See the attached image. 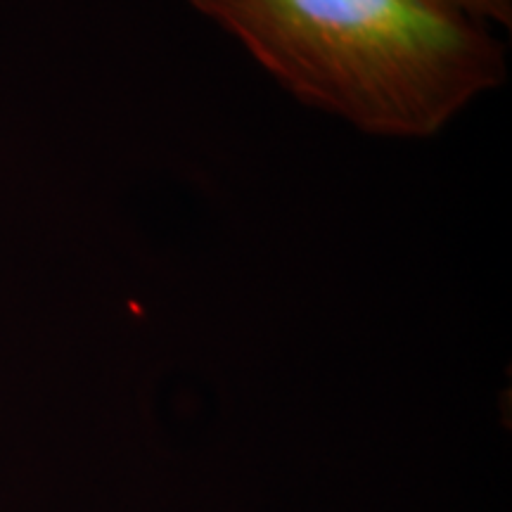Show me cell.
I'll use <instances>...</instances> for the list:
<instances>
[{"label":"cell","mask_w":512,"mask_h":512,"mask_svg":"<svg viewBox=\"0 0 512 512\" xmlns=\"http://www.w3.org/2000/svg\"><path fill=\"white\" fill-rule=\"evenodd\" d=\"M292 98L377 138L437 136L508 76L505 46L446 0H190Z\"/></svg>","instance_id":"obj_1"},{"label":"cell","mask_w":512,"mask_h":512,"mask_svg":"<svg viewBox=\"0 0 512 512\" xmlns=\"http://www.w3.org/2000/svg\"><path fill=\"white\" fill-rule=\"evenodd\" d=\"M446 3L456 5L458 10L475 17L477 22L512 27V0H446Z\"/></svg>","instance_id":"obj_2"}]
</instances>
